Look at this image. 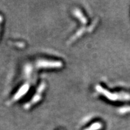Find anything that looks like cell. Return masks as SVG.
Returning a JSON list of instances; mask_svg holds the SVG:
<instances>
[{
  "mask_svg": "<svg viewBox=\"0 0 130 130\" xmlns=\"http://www.w3.org/2000/svg\"><path fill=\"white\" fill-rule=\"evenodd\" d=\"M102 128V125L100 123H95L87 129L85 130H98Z\"/></svg>",
  "mask_w": 130,
  "mask_h": 130,
  "instance_id": "cell-2",
  "label": "cell"
},
{
  "mask_svg": "<svg viewBox=\"0 0 130 130\" xmlns=\"http://www.w3.org/2000/svg\"><path fill=\"white\" fill-rule=\"evenodd\" d=\"M97 89L100 91V92H102V93L105 95L106 96L109 98L110 100H130V95L126 93H122V94H116V95H112L111 93H108L107 91L104 90L101 87H97Z\"/></svg>",
  "mask_w": 130,
  "mask_h": 130,
  "instance_id": "cell-1",
  "label": "cell"
}]
</instances>
